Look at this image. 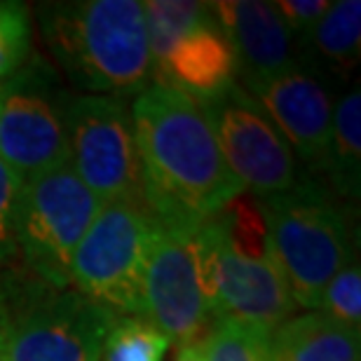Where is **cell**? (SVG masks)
I'll return each mask as SVG.
<instances>
[{
  "instance_id": "3957f363",
  "label": "cell",
  "mask_w": 361,
  "mask_h": 361,
  "mask_svg": "<svg viewBox=\"0 0 361 361\" xmlns=\"http://www.w3.org/2000/svg\"><path fill=\"white\" fill-rule=\"evenodd\" d=\"M40 28L78 90L125 99L148 87L150 40L146 7L139 0L42 5Z\"/></svg>"
},
{
  "instance_id": "9c48e42d",
  "label": "cell",
  "mask_w": 361,
  "mask_h": 361,
  "mask_svg": "<svg viewBox=\"0 0 361 361\" xmlns=\"http://www.w3.org/2000/svg\"><path fill=\"white\" fill-rule=\"evenodd\" d=\"M68 167L104 202L143 197L132 111L125 99L80 94L59 106Z\"/></svg>"
},
{
  "instance_id": "8992f818",
  "label": "cell",
  "mask_w": 361,
  "mask_h": 361,
  "mask_svg": "<svg viewBox=\"0 0 361 361\" xmlns=\"http://www.w3.org/2000/svg\"><path fill=\"white\" fill-rule=\"evenodd\" d=\"M143 7L155 85L209 104L237 82L235 52L207 3L148 0Z\"/></svg>"
},
{
  "instance_id": "7c38bea8",
  "label": "cell",
  "mask_w": 361,
  "mask_h": 361,
  "mask_svg": "<svg viewBox=\"0 0 361 361\" xmlns=\"http://www.w3.org/2000/svg\"><path fill=\"white\" fill-rule=\"evenodd\" d=\"M242 87L263 108L291 153H298L300 160L312 169H326L334 99L324 80L310 68L295 63L279 73L249 78Z\"/></svg>"
},
{
  "instance_id": "44dd1931",
  "label": "cell",
  "mask_w": 361,
  "mask_h": 361,
  "mask_svg": "<svg viewBox=\"0 0 361 361\" xmlns=\"http://www.w3.org/2000/svg\"><path fill=\"white\" fill-rule=\"evenodd\" d=\"M319 312L348 329L359 331L361 326V270L357 258L345 263L341 272L324 288Z\"/></svg>"
},
{
  "instance_id": "6da1fadb",
  "label": "cell",
  "mask_w": 361,
  "mask_h": 361,
  "mask_svg": "<svg viewBox=\"0 0 361 361\" xmlns=\"http://www.w3.org/2000/svg\"><path fill=\"white\" fill-rule=\"evenodd\" d=\"M141 195L157 219L200 228L247 195L223 157L207 104L148 85L132 104Z\"/></svg>"
},
{
  "instance_id": "ba28073f",
  "label": "cell",
  "mask_w": 361,
  "mask_h": 361,
  "mask_svg": "<svg viewBox=\"0 0 361 361\" xmlns=\"http://www.w3.org/2000/svg\"><path fill=\"white\" fill-rule=\"evenodd\" d=\"M104 207L68 167L24 180L17 212V251L26 272L52 286H71V265Z\"/></svg>"
},
{
  "instance_id": "277c9868",
  "label": "cell",
  "mask_w": 361,
  "mask_h": 361,
  "mask_svg": "<svg viewBox=\"0 0 361 361\" xmlns=\"http://www.w3.org/2000/svg\"><path fill=\"white\" fill-rule=\"evenodd\" d=\"M115 312L73 286L0 277V361H99Z\"/></svg>"
},
{
  "instance_id": "8fae6325",
  "label": "cell",
  "mask_w": 361,
  "mask_h": 361,
  "mask_svg": "<svg viewBox=\"0 0 361 361\" xmlns=\"http://www.w3.org/2000/svg\"><path fill=\"white\" fill-rule=\"evenodd\" d=\"M207 108L223 157L244 190L265 197L295 183V155L242 85L235 82Z\"/></svg>"
},
{
  "instance_id": "ac0fdd59",
  "label": "cell",
  "mask_w": 361,
  "mask_h": 361,
  "mask_svg": "<svg viewBox=\"0 0 361 361\" xmlns=\"http://www.w3.org/2000/svg\"><path fill=\"white\" fill-rule=\"evenodd\" d=\"M169 338L146 317H115L101 343L99 361H164Z\"/></svg>"
},
{
  "instance_id": "ffe728a7",
  "label": "cell",
  "mask_w": 361,
  "mask_h": 361,
  "mask_svg": "<svg viewBox=\"0 0 361 361\" xmlns=\"http://www.w3.org/2000/svg\"><path fill=\"white\" fill-rule=\"evenodd\" d=\"M31 52V12L24 3L0 0V80L17 73Z\"/></svg>"
},
{
  "instance_id": "7a4b0ae2",
  "label": "cell",
  "mask_w": 361,
  "mask_h": 361,
  "mask_svg": "<svg viewBox=\"0 0 361 361\" xmlns=\"http://www.w3.org/2000/svg\"><path fill=\"white\" fill-rule=\"evenodd\" d=\"M200 288L209 317L240 319L265 331L293 317L295 302L272 256L256 197L240 195L197 228Z\"/></svg>"
},
{
  "instance_id": "2e32d148",
  "label": "cell",
  "mask_w": 361,
  "mask_h": 361,
  "mask_svg": "<svg viewBox=\"0 0 361 361\" xmlns=\"http://www.w3.org/2000/svg\"><path fill=\"white\" fill-rule=\"evenodd\" d=\"M345 197H359L361 183V94L352 87L334 108L326 169Z\"/></svg>"
},
{
  "instance_id": "4fadbf2b",
  "label": "cell",
  "mask_w": 361,
  "mask_h": 361,
  "mask_svg": "<svg viewBox=\"0 0 361 361\" xmlns=\"http://www.w3.org/2000/svg\"><path fill=\"white\" fill-rule=\"evenodd\" d=\"M0 160L28 180L68 164L61 113L28 82L0 87Z\"/></svg>"
},
{
  "instance_id": "30bf717a",
  "label": "cell",
  "mask_w": 361,
  "mask_h": 361,
  "mask_svg": "<svg viewBox=\"0 0 361 361\" xmlns=\"http://www.w3.org/2000/svg\"><path fill=\"white\" fill-rule=\"evenodd\" d=\"M195 235V226L157 216L153 219L143 284V317L178 348L200 343L212 324L200 288Z\"/></svg>"
},
{
  "instance_id": "d4e9b609",
  "label": "cell",
  "mask_w": 361,
  "mask_h": 361,
  "mask_svg": "<svg viewBox=\"0 0 361 361\" xmlns=\"http://www.w3.org/2000/svg\"><path fill=\"white\" fill-rule=\"evenodd\" d=\"M0 104H3V97H0Z\"/></svg>"
},
{
  "instance_id": "603a6c76",
  "label": "cell",
  "mask_w": 361,
  "mask_h": 361,
  "mask_svg": "<svg viewBox=\"0 0 361 361\" xmlns=\"http://www.w3.org/2000/svg\"><path fill=\"white\" fill-rule=\"evenodd\" d=\"M329 0H277L274 7L279 10L281 19L288 28V33L293 35L295 45L307 47L310 35L322 21V17L329 10Z\"/></svg>"
},
{
  "instance_id": "5bb4252c",
  "label": "cell",
  "mask_w": 361,
  "mask_h": 361,
  "mask_svg": "<svg viewBox=\"0 0 361 361\" xmlns=\"http://www.w3.org/2000/svg\"><path fill=\"white\" fill-rule=\"evenodd\" d=\"M209 12L219 21L235 52L244 80L265 78L298 63V45L274 3L265 0H214Z\"/></svg>"
},
{
  "instance_id": "e0dca14e",
  "label": "cell",
  "mask_w": 361,
  "mask_h": 361,
  "mask_svg": "<svg viewBox=\"0 0 361 361\" xmlns=\"http://www.w3.org/2000/svg\"><path fill=\"white\" fill-rule=\"evenodd\" d=\"M312 47L334 71L350 73L361 54V3L338 0L331 3L326 14L310 35Z\"/></svg>"
},
{
  "instance_id": "d6986e66",
  "label": "cell",
  "mask_w": 361,
  "mask_h": 361,
  "mask_svg": "<svg viewBox=\"0 0 361 361\" xmlns=\"http://www.w3.org/2000/svg\"><path fill=\"white\" fill-rule=\"evenodd\" d=\"M204 361H270V331L221 317L200 341Z\"/></svg>"
},
{
  "instance_id": "cb8c5ba5",
  "label": "cell",
  "mask_w": 361,
  "mask_h": 361,
  "mask_svg": "<svg viewBox=\"0 0 361 361\" xmlns=\"http://www.w3.org/2000/svg\"><path fill=\"white\" fill-rule=\"evenodd\" d=\"M174 361H204V357H202V348H200V343H195V345H185V348H178Z\"/></svg>"
},
{
  "instance_id": "5b68a950",
  "label": "cell",
  "mask_w": 361,
  "mask_h": 361,
  "mask_svg": "<svg viewBox=\"0 0 361 361\" xmlns=\"http://www.w3.org/2000/svg\"><path fill=\"white\" fill-rule=\"evenodd\" d=\"M256 200L293 302L317 310L329 281L355 258L343 209L314 180Z\"/></svg>"
},
{
  "instance_id": "7402d4cb",
  "label": "cell",
  "mask_w": 361,
  "mask_h": 361,
  "mask_svg": "<svg viewBox=\"0 0 361 361\" xmlns=\"http://www.w3.org/2000/svg\"><path fill=\"white\" fill-rule=\"evenodd\" d=\"M24 178L0 160V261L17 254V212Z\"/></svg>"
},
{
  "instance_id": "52a82bcc",
  "label": "cell",
  "mask_w": 361,
  "mask_h": 361,
  "mask_svg": "<svg viewBox=\"0 0 361 361\" xmlns=\"http://www.w3.org/2000/svg\"><path fill=\"white\" fill-rule=\"evenodd\" d=\"M153 219L143 197L106 202L78 244L71 286L118 317H143Z\"/></svg>"
},
{
  "instance_id": "9a60e30c",
  "label": "cell",
  "mask_w": 361,
  "mask_h": 361,
  "mask_svg": "<svg viewBox=\"0 0 361 361\" xmlns=\"http://www.w3.org/2000/svg\"><path fill=\"white\" fill-rule=\"evenodd\" d=\"M270 361H361L359 331L319 310L291 317L270 334Z\"/></svg>"
}]
</instances>
